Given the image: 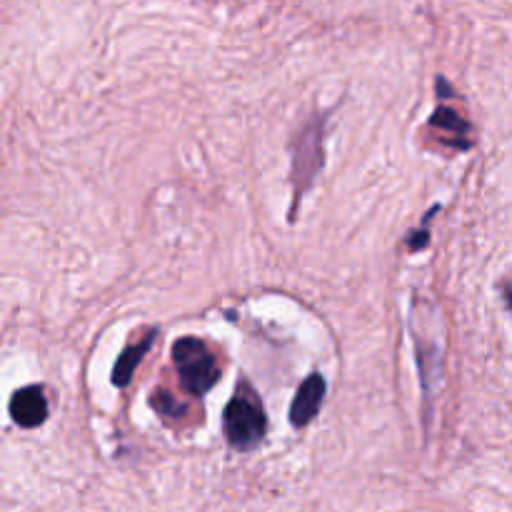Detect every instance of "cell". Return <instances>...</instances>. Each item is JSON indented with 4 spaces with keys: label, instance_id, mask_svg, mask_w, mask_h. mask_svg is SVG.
I'll list each match as a JSON object with an SVG mask.
<instances>
[{
    "label": "cell",
    "instance_id": "1",
    "mask_svg": "<svg viewBox=\"0 0 512 512\" xmlns=\"http://www.w3.org/2000/svg\"><path fill=\"white\" fill-rule=\"evenodd\" d=\"M173 363L183 388L193 395H205L220 378L215 355L198 338H180L173 345Z\"/></svg>",
    "mask_w": 512,
    "mask_h": 512
},
{
    "label": "cell",
    "instance_id": "5",
    "mask_svg": "<svg viewBox=\"0 0 512 512\" xmlns=\"http://www.w3.org/2000/svg\"><path fill=\"white\" fill-rule=\"evenodd\" d=\"M325 398V380L320 375H310V378L303 380V385L298 388L293 400V408H290V423L295 428H305L310 420L318 415L320 405H323Z\"/></svg>",
    "mask_w": 512,
    "mask_h": 512
},
{
    "label": "cell",
    "instance_id": "6",
    "mask_svg": "<svg viewBox=\"0 0 512 512\" xmlns=\"http://www.w3.org/2000/svg\"><path fill=\"white\" fill-rule=\"evenodd\" d=\"M153 340H155V335L150 333L143 343L133 345V348H128L123 355H120V360L115 363V368H113V383L118 385V388H125V385L130 383V378H133V373H135V368L140 365V360H143L145 353L153 348Z\"/></svg>",
    "mask_w": 512,
    "mask_h": 512
},
{
    "label": "cell",
    "instance_id": "4",
    "mask_svg": "<svg viewBox=\"0 0 512 512\" xmlns=\"http://www.w3.org/2000/svg\"><path fill=\"white\" fill-rule=\"evenodd\" d=\"M10 418L20 425V428H38L45 418H48V400H45L43 390L30 385V388L18 390L10 398Z\"/></svg>",
    "mask_w": 512,
    "mask_h": 512
},
{
    "label": "cell",
    "instance_id": "2",
    "mask_svg": "<svg viewBox=\"0 0 512 512\" xmlns=\"http://www.w3.org/2000/svg\"><path fill=\"white\" fill-rule=\"evenodd\" d=\"M223 428L233 448H255L265 435V413L258 395L250 393L248 388H243L238 395H233V400H230L228 408H225Z\"/></svg>",
    "mask_w": 512,
    "mask_h": 512
},
{
    "label": "cell",
    "instance_id": "7",
    "mask_svg": "<svg viewBox=\"0 0 512 512\" xmlns=\"http://www.w3.org/2000/svg\"><path fill=\"white\" fill-rule=\"evenodd\" d=\"M430 123L438 125V128L450 130V133H465V130H468V125H465L463 120H460V115H455L450 108H440L438 113H435L433 118H430Z\"/></svg>",
    "mask_w": 512,
    "mask_h": 512
},
{
    "label": "cell",
    "instance_id": "3",
    "mask_svg": "<svg viewBox=\"0 0 512 512\" xmlns=\"http://www.w3.org/2000/svg\"><path fill=\"white\" fill-rule=\"evenodd\" d=\"M320 123H310L308 128L300 133V138L295 140V160H293V180H295V198L303 195V190L308 188L313 175L318 173L320 160H323V153H320Z\"/></svg>",
    "mask_w": 512,
    "mask_h": 512
}]
</instances>
